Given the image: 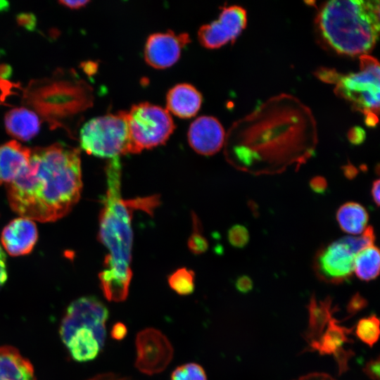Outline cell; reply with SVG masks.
Listing matches in <instances>:
<instances>
[{"instance_id":"1","label":"cell","mask_w":380,"mask_h":380,"mask_svg":"<svg viewBox=\"0 0 380 380\" xmlns=\"http://www.w3.org/2000/svg\"><path fill=\"white\" fill-rule=\"evenodd\" d=\"M317 125L310 108L292 95L270 98L233 124L225 137V157L254 175L298 170L313 156Z\"/></svg>"},{"instance_id":"2","label":"cell","mask_w":380,"mask_h":380,"mask_svg":"<svg viewBox=\"0 0 380 380\" xmlns=\"http://www.w3.org/2000/svg\"><path fill=\"white\" fill-rule=\"evenodd\" d=\"M82 188L80 150L61 143L31 149L27 167L6 184L11 209L41 222L67 215L79 201Z\"/></svg>"},{"instance_id":"3","label":"cell","mask_w":380,"mask_h":380,"mask_svg":"<svg viewBox=\"0 0 380 380\" xmlns=\"http://www.w3.org/2000/svg\"><path fill=\"white\" fill-rule=\"evenodd\" d=\"M106 174L107 189L99 216V239L108 253L99 279L106 299L121 302L127 297L132 277L133 210L141 208L152 213L157 205V200L155 196L133 200L122 198L119 158L108 161Z\"/></svg>"},{"instance_id":"4","label":"cell","mask_w":380,"mask_h":380,"mask_svg":"<svg viewBox=\"0 0 380 380\" xmlns=\"http://www.w3.org/2000/svg\"><path fill=\"white\" fill-rule=\"evenodd\" d=\"M379 0H333L322 4L316 23L324 42L347 56L368 55L379 35Z\"/></svg>"},{"instance_id":"5","label":"cell","mask_w":380,"mask_h":380,"mask_svg":"<svg viewBox=\"0 0 380 380\" xmlns=\"http://www.w3.org/2000/svg\"><path fill=\"white\" fill-rule=\"evenodd\" d=\"M106 305L92 296L80 298L68 307L60 327V336L72 358L94 360L103 348L108 317Z\"/></svg>"},{"instance_id":"6","label":"cell","mask_w":380,"mask_h":380,"mask_svg":"<svg viewBox=\"0 0 380 380\" xmlns=\"http://www.w3.org/2000/svg\"><path fill=\"white\" fill-rule=\"evenodd\" d=\"M380 67L378 60L368 55L360 56V68L355 72L343 74L334 69L321 68L315 75L334 86L335 94L348 101L360 113L369 127L379 122L380 102Z\"/></svg>"},{"instance_id":"7","label":"cell","mask_w":380,"mask_h":380,"mask_svg":"<svg viewBox=\"0 0 380 380\" xmlns=\"http://www.w3.org/2000/svg\"><path fill=\"white\" fill-rule=\"evenodd\" d=\"M80 141L84 151L99 158L112 159L129 153L126 111L89 120L80 129Z\"/></svg>"},{"instance_id":"8","label":"cell","mask_w":380,"mask_h":380,"mask_svg":"<svg viewBox=\"0 0 380 380\" xmlns=\"http://www.w3.org/2000/svg\"><path fill=\"white\" fill-rule=\"evenodd\" d=\"M129 137V153L163 144L175 129L174 121L167 109L142 102L126 111Z\"/></svg>"},{"instance_id":"9","label":"cell","mask_w":380,"mask_h":380,"mask_svg":"<svg viewBox=\"0 0 380 380\" xmlns=\"http://www.w3.org/2000/svg\"><path fill=\"white\" fill-rule=\"evenodd\" d=\"M356 253L340 238L319 248L313 260L317 278L325 283L341 284L350 279Z\"/></svg>"},{"instance_id":"10","label":"cell","mask_w":380,"mask_h":380,"mask_svg":"<svg viewBox=\"0 0 380 380\" xmlns=\"http://www.w3.org/2000/svg\"><path fill=\"white\" fill-rule=\"evenodd\" d=\"M135 343V367L145 374L162 372L172 360V346L167 338L156 329L146 328L139 331Z\"/></svg>"},{"instance_id":"11","label":"cell","mask_w":380,"mask_h":380,"mask_svg":"<svg viewBox=\"0 0 380 380\" xmlns=\"http://www.w3.org/2000/svg\"><path fill=\"white\" fill-rule=\"evenodd\" d=\"M247 14L239 6L224 7L218 18L202 25L198 31V39L208 49H217L233 42L246 27Z\"/></svg>"},{"instance_id":"12","label":"cell","mask_w":380,"mask_h":380,"mask_svg":"<svg viewBox=\"0 0 380 380\" xmlns=\"http://www.w3.org/2000/svg\"><path fill=\"white\" fill-rule=\"evenodd\" d=\"M188 33L177 34L172 30L150 34L144 46V59L151 67L163 69L170 67L180 57L182 49L190 42Z\"/></svg>"},{"instance_id":"13","label":"cell","mask_w":380,"mask_h":380,"mask_svg":"<svg viewBox=\"0 0 380 380\" xmlns=\"http://www.w3.org/2000/svg\"><path fill=\"white\" fill-rule=\"evenodd\" d=\"M225 132L217 119L202 115L195 119L188 130V141L197 153L210 156L218 152L224 144Z\"/></svg>"},{"instance_id":"14","label":"cell","mask_w":380,"mask_h":380,"mask_svg":"<svg viewBox=\"0 0 380 380\" xmlns=\"http://www.w3.org/2000/svg\"><path fill=\"white\" fill-rule=\"evenodd\" d=\"M38 238L36 224L31 220L19 217L11 221L3 229L1 243L12 256L30 253Z\"/></svg>"},{"instance_id":"15","label":"cell","mask_w":380,"mask_h":380,"mask_svg":"<svg viewBox=\"0 0 380 380\" xmlns=\"http://www.w3.org/2000/svg\"><path fill=\"white\" fill-rule=\"evenodd\" d=\"M31 149L16 141L0 146V184H8L16 179L28 166Z\"/></svg>"},{"instance_id":"16","label":"cell","mask_w":380,"mask_h":380,"mask_svg":"<svg viewBox=\"0 0 380 380\" xmlns=\"http://www.w3.org/2000/svg\"><path fill=\"white\" fill-rule=\"evenodd\" d=\"M201 103V94L188 83L175 85L166 96L167 111L181 118L194 116L200 109Z\"/></svg>"},{"instance_id":"17","label":"cell","mask_w":380,"mask_h":380,"mask_svg":"<svg viewBox=\"0 0 380 380\" xmlns=\"http://www.w3.org/2000/svg\"><path fill=\"white\" fill-rule=\"evenodd\" d=\"M0 380H36L31 362L13 346L0 347Z\"/></svg>"},{"instance_id":"18","label":"cell","mask_w":380,"mask_h":380,"mask_svg":"<svg viewBox=\"0 0 380 380\" xmlns=\"http://www.w3.org/2000/svg\"><path fill=\"white\" fill-rule=\"evenodd\" d=\"M307 308L309 319L305 338L310 343L320 338L337 309L332 306V299L329 296L317 300L314 294Z\"/></svg>"},{"instance_id":"19","label":"cell","mask_w":380,"mask_h":380,"mask_svg":"<svg viewBox=\"0 0 380 380\" xmlns=\"http://www.w3.org/2000/svg\"><path fill=\"white\" fill-rule=\"evenodd\" d=\"M6 132L21 141H28L39 132L40 122L37 115L23 107L15 108L6 113L4 118Z\"/></svg>"},{"instance_id":"20","label":"cell","mask_w":380,"mask_h":380,"mask_svg":"<svg viewBox=\"0 0 380 380\" xmlns=\"http://www.w3.org/2000/svg\"><path fill=\"white\" fill-rule=\"evenodd\" d=\"M353 328L341 326L335 318H332L320 338L310 343V349L317 350L319 355H333L343 348L344 344L352 342L348 338Z\"/></svg>"},{"instance_id":"21","label":"cell","mask_w":380,"mask_h":380,"mask_svg":"<svg viewBox=\"0 0 380 380\" xmlns=\"http://www.w3.org/2000/svg\"><path fill=\"white\" fill-rule=\"evenodd\" d=\"M336 219L343 232L351 235H358L367 227L369 213L362 204L350 201L338 208Z\"/></svg>"},{"instance_id":"22","label":"cell","mask_w":380,"mask_h":380,"mask_svg":"<svg viewBox=\"0 0 380 380\" xmlns=\"http://www.w3.org/2000/svg\"><path fill=\"white\" fill-rule=\"evenodd\" d=\"M380 271V252L375 244L360 251L355 257L354 270L357 277L370 281L378 277Z\"/></svg>"},{"instance_id":"23","label":"cell","mask_w":380,"mask_h":380,"mask_svg":"<svg viewBox=\"0 0 380 380\" xmlns=\"http://www.w3.org/2000/svg\"><path fill=\"white\" fill-rule=\"evenodd\" d=\"M355 334L362 342L372 348L379 337V318L375 315L361 318L355 326Z\"/></svg>"},{"instance_id":"24","label":"cell","mask_w":380,"mask_h":380,"mask_svg":"<svg viewBox=\"0 0 380 380\" xmlns=\"http://www.w3.org/2000/svg\"><path fill=\"white\" fill-rule=\"evenodd\" d=\"M194 272L182 267L172 272L167 278L170 288L181 296H187L194 291Z\"/></svg>"},{"instance_id":"25","label":"cell","mask_w":380,"mask_h":380,"mask_svg":"<svg viewBox=\"0 0 380 380\" xmlns=\"http://www.w3.org/2000/svg\"><path fill=\"white\" fill-rule=\"evenodd\" d=\"M171 380H207L204 369L198 364L189 362L175 368L171 374Z\"/></svg>"},{"instance_id":"26","label":"cell","mask_w":380,"mask_h":380,"mask_svg":"<svg viewBox=\"0 0 380 380\" xmlns=\"http://www.w3.org/2000/svg\"><path fill=\"white\" fill-rule=\"evenodd\" d=\"M193 232L189 238L188 246L194 254L205 253L208 248V243L202 234L200 221L195 214H192Z\"/></svg>"},{"instance_id":"27","label":"cell","mask_w":380,"mask_h":380,"mask_svg":"<svg viewBox=\"0 0 380 380\" xmlns=\"http://www.w3.org/2000/svg\"><path fill=\"white\" fill-rule=\"evenodd\" d=\"M227 238L229 243L234 248L245 247L250 240L247 228L241 224L233 225L228 231Z\"/></svg>"},{"instance_id":"28","label":"cell","mask_w":380,"mask_h":380,"mask_svg":"<svg viewBox=\"0 0 380 380\" xmlns=\"http://www.w3.org/2000/svg\"><path fill=\"white\" fill-rule=\"evenodd\" d=\"M367 305V300L360 293H355L351 296L347 303V313L349 317L355 315L357 313L365 309Z\"/></svg>"},{"instance_id":"29","label":"cell","mask_w":380,"mask_h":380,"mask_svg":"<svg viewBox=\"0 0 380 380\" xmlns=\"http://www.w3.org/2000/svg\"><path fill=\"white\" fill-rule=\"evenodd\" d=\"M379 357L371 359L365 365L362 371L371 380H379Z\"/></svg>"},{"instance_id":"30","label":"cell","mask_w":380,"mask_h":380,"mask_svg":"<svg viewBox=\"0 0 380 380\" xmlns=\"http://www.w3.org/2000/svg\"><path fill=\"white\" fill-rule=\"evenodd\" d=\"M309 184L312 191L318 194H323L328 186L326 179L320 175L313 177Z\"/></svg>"},{"instance_id":"31","label":"cell","mask_w":380,"mask_h":380,"mask_svg":"<svg viewBox=\"0 0 380 380\" xmlns=\"http://www.w3.org/2000/svg\"><path fill=\"white\" fill-rule=\"evenodd\" d=\"M235 287L239 292L247 293L252 291L253 288V282L250 277L247 275H242L236 279Z\"/></svg>"},{"instance_id":"32","label":"cell","mask_w":380,"mask_h":380,"mask_svg":"<svg viewBox=\"0 0 380 380\" xmlns=\"http://www.w3.org/2000/svg\"><path fill=\"white\" fill-rule=\"evenodd\" d=\"M127 334V327L123 323L120 322L114 324L110 331L111 337L117 341L122 340L124 338H125Z\"/></svg>"},{"instance_id":"33","label":"cell","mask_w":380,"mask_h":380,"mask_svg":"<svg viewBox=\"0 0 380 380\" xmlns=\"http://www.w3.org/2000/svg\"><path fill=\"white\" fill-rule=\"evenodd\" d=\"M7 277L6 255L0 246V287L6 282Z\"/></svg>"},{"instance_id":"34","label":"cell","mask_w":380,"mask_h":380,"mask_svg":"<svg viewBox=\"0 0 380 380\" xmlns=\"http://www.w3.org/2000/svg\"><path fill=\"white\" fill-rule=\"evenodd\" d=\"M380 180L376 179L373 181L371 187V196L373 202L377 207L379 206Z\"/></svg>"},{"instance_id":"35","label":"cell","mask_w":380,"mask_h":380,"mask_svg":"<svg viewBox=\"0 0 380 380\" xmlns=\"http://www.w3.org/2000/svg\"><path fill=\"white\" fill-rule=\"evenodd\" d=\"M59 3L66 7H68L72 9H77L81 8L89 3V1L84 0H77V1H70V0H61Z\"/></svg>"},{"instance_id":"36","label":"cell","mask_w":380,"mask_h":380,"mask_svg":"<svg viewBox=\"0 0 380 380\" xmlns=\"http://www.w3.org/2000/svg\"><path fill=\"white\" fill-rule=\"evenodd\" d=\"M343 174L346 178L352 179L357 175V170L353 165H348L343 167Z\"/></svg>"}]
</instances>
